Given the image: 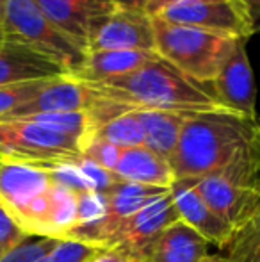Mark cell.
<instances>
[{"instance_id":"5","label":"cell","mask_w":260,"mask_h":262,"mask_svg":"<svg viewBox=\"0 0 260 262\" xmlns=\"http://www.w3.org/2000/svg\"><path fill=\"white\" fill-rule=\"evenodd\" d=\"M6 41L21 43L38 54L52 59L73 75L82 66L87 50L59 29L34 0H6L0 21Z\"/></svg>"},{"instance_id":"14","label":"cell","mask_w":260,"mask_h":262,"mask_svg":"<svg viewBox=\"0 0 260 262\" xmlns=\"http://www.w3.org/2000/svg\"><path fill=\"white\" fill-rule=\"evenodd\" d=\"M94 100H97V91L91 86L73 79L72 75L56 77L46 84V88L38 97L9 114L6 120H18L32 114L49 113H87Z\"/></svg>"},{"instance_id":"12","label":"cell","mask_w":260,"mask_h":262,"mask_svg":"<svg viewBox=\"0 0 260 262\" xmlns=\"http://www.w3.org/2000/svg\"><path fill=\"white\" fill-rule=\"evenodd\" d=\"M171 196L180 221L198 232L205 241H208V245H214L221 250L228 245L233 234V227L208 207V204L196 191L195 182L191 179L175 180L171 186Z\"/></svg>"},{"instance_id":"3","label":"cell","mask_w":260,"mask_h":262,"mask_svg":"<svg viewBox=\"0 0 260 262\" xmlns=\"http://www.w3.org/2000/svg\"><path fill=\"white\" fill-rule=\"evenodd\" d=\"M87 86L97 90L105 98L130 109L175 113H207L221 109L207 88L189 79L185 73L164 61L159 54L127 75Z\"/></svg>"},{"instance_id":"32","label":"cell","mask_w":260,"mask_h":262,"mask_svg":"<svg viewBox=\"0 0 260 262\" xmlns=\"http://www.w3.org/2000/svg\"><path fill=\"white\" fill-rule=\"evenodd\" d=\"M205 262H228L225 259L223 255H216V257H212V255H208L207 259H205Z\"/></svg>"},{"instance_id":"30","label":"cell","mask_w":260,"mask_h":262,"mask_svg":"<svg viewBox=\"0 0 260 262\" xmlns=\"http://www.w3.org/2000/svg\"><path fill=\"white\" fill-rule=\"evenodd\" d=\"M116 7L122 9H135V11H145L148 0H112Z\"/></svg>"},{"instance_id":"4","label":"cell","mask_w":260,"mask_h":262,"mask_svg":"<svg viewBox=\"0 0 260 262\" xmlns=\"http://www.w3.org/2000/svg\"><path fill=\"white\" fill-rule=\"evenodd\" d=\"M153 18L155 52L201 86H210L235 49L237 38ZM243 39V38H239Z\"/></svg>"},{"instance_id":"20","label":"cell","mask_w":260,"mask_h":262,"mask_svg":"<svg viewBox=\"0 0 260 262\" xmlns=\"http://www.w3.org/2000/svg\"><path fill=\"white\" fill-rule=\"evenodd\" d=\"M223 252L228 262H260V204L233 230Z\"/></svg>"},{"instance_id":"22","label":"cell","mask_w":260,"mask_h":262,"mask_svg":"<svg viewBox=\"0 0 260 262\" xmlns=\"http://www.w3.org/2000/svg\"><path fill=\"white\" fill-rule=\"evenodd\" d=\"M52 79L46 80H34V82L23 84H11V86H0V120H6L9 114L18 111L21 105L31 102L34 97H38L46 84Z\"/></svg>"},{"instance_id":"26","label":"cell","mask_w":260,"mask_h":262,"mask_svg":"<svg viewBox=\"0 0 260 262\" xmlns=\"http://www.w3.org/2000/svg\"><path fill=\"white\" fill-rule=\"evenodd\" d=\"M122 150L120 146H114L111 143L104 141V139L98 138H89L82 145V157L93 161L94 164L102 166L107 171L114 173L116 166H118L120 156H122Z\"/></svg>"},{"instance_id":"8","label":"cell","mask_w":260,"mask_h":262,"mask_svg":"<svg viewBox=\"0 0 260 262\" xmlns=\"http://www.w3.org/2000/svg\"><path fill=\"white\" fill-rule=\"evenodd\" d=\"M157 16L171 24L189 25L228 38L250 39L253 36L246 14L235 0H201L182 4L168 7Z\"/></svg>"},{"instance_id":"15","label":"cell","mask_w":260,"mask_h":262,"mask_svg":"<svg viewBox=\"0 0 260 262\" xmlns=\"http://www.w3.org/2000/svg\"><path fill=\"white\" fill-rule=\"evenodd\" d=\"M63 75H68L63 66L36 50L6 39L0 43V86L56 79Z\"/></svg>"},{"instance_id":"25","label":"cell","mask_w":260,"mask_h":262,"mask_svg":"<svg viewBox=\"0 0 260 262\" xmlns=\"http://www.w3.org/2000/svg\"><path fill=\"white\" fill-rule=\"evenodd\" d=\"M77 204H79V212H77V221L79 223H77V227L97 223L107 212V196H105V193H100V191L77 193Z\"/></svg>"},{"instance_id":"27","label":"cell","mask_w":260,"mask_h":262,"mask_svg":"<svg viewBox=\"0 0 260 262\" xmlns=\"http://www.w3.org/2000/svg\"><path fill=\"white\" fill-rule=\"evenodd\" d=\"M27 235V232L11 217V214L0 204V259L9 253L16 245H20Z\"/></svg>"},{"instance_id":"17","label":"cell","mask_w":260,"mask_h":262,"mask_svg":"<svg viewBox=\"0 0 260 262\" xmlns=\"http://www.w3.org/2000/svg\"><path fill=\"white\" fill-rule=\"evenodd\" d=\"M114 175L125 182L162 187V189H171L175 182V173L170 161L152 152L145 145L123 148Z\"/></svg>"},{"instance_id":"6","label":"cell","mask_w":260,"mask_h":262,"mask_svg":"<svg viewBox=\"0 0 260 262\" xmlns=\"http://www.w3.org/2000/svg\"><path fill=\"white\" fill-rule=\"evenodd\" d=\"M82 156L79 139L54 132L31 120L0 121V157L38 164L64 162Z\"/></svg>"},{"instance_id":"16","label":"cell","mask_w":260,"mask_h":262,"mask_svg":"<svg viewBox=\"0 0 260 262\" xmlns=\"http://www.w3.org/2000/svg\"><path fill=\"white\" fill-rule=\"evenodd\" d=\"M208 246L198 232L177 221L152 243L141 262H205Z\"/></svg>"},{"instance_id":"13","label":"cell","mask_w":260,"mask_h":262,"mask_svg":"<svg viewBox=\"0 0 260 262\" xmlns=\"http://www.w3.org/2000/svg\"><path fill=\"white\" fill-rule=\"evenodd\" d=\"M191 180L195 182V187L201 198L208 204V207L225 221H228L233 230L260 204V191L239 186L219 171Z\"/></svg>"},{"instance_id":"1","label":"cell","mask_w":260,"mask_h":262,"mask_svg":"<svg viewBox=\"0 0 260 262\" xmlns=\"http://www.w3.org/2000/svg\"><path fill=\"white\" fill-rule=\"evenodd\" d=\"M0 204L31 235L64 239L77 227V193L32 164L0 157Z\"/></svg>"},{"instance_id":"35","label":"cell","mask_w":260,"mask_h":262,"mask_svg":"<svg viewBox=\"0 0 260 262\" xmlns=\"http://www.w3.org/2000/svg\"><path fill=\"white\" fill-rule=\"evenodd\" d=\"M97 262H98V260H97Z\"/></svg>"},{"instance_id":"31","label":"cell","mask_w":260,"mask_h":262,"mask_svg":"<svg viewBox=\"0 0 260 262\" xmlns=\"http://www.w3.org/2000/svg\"><path fill=\"white\" fill-rule=\"evenodd\" d=\"M98 262H130V260L123 259V257L116 255V253H111V252H107V253H105L104 257H100V259H98Z\"/></svg>"},{"instance_id":"9","label":"cell","mask_w":260,"mask_h":262,"mask_svg":"<svg viewBox=\"0 0 260 262\" xmlns=\"http://www.w3.org/2000/svg\"><path fill=\"white\" fill-rule=\"evenodd\" d=\"M246 43L248 39H237L235 49L226 59L218 77L212 80L208 93L221 109L255 120L258 118L255 111L257 90Z\"/></svg>"},{"instance_id":"24","label":"cell","mask_w":260,"mask_h":262,"mask_svg":"<svg viewBox=\"0 0 260 262\" xmlns=\"http://www.w3.org/2000/svg\"><path fill=\"white\" fill-rule=\"evenodd\" d=\"M57 241L59 239L46 235H27L20 245L6 253L0 262H46Z\"/></svg>"},{"instance_id":"18","label":"cell","mask_w":260,"mask_h":262,"mask_svg":"<svg viewBox=\"0 0 260 262\" xmlns=\"http://www.w3.org/2000/svg\"><path fill=\"white\" fill-rule=\"evenodd\" d=\"M157 52L143 50H94L87 52L82 66L73 73V79L84 84H100L109 79L137 70Z\"/></svg>"},{"instance_id":"33","label":"cell","mask_w":260,"mask_h":262,"mask_svg":"<svg viewBox=\"0 0 260 262\" xmlns=\"http://www.w3.org/2000/svg\"><path fill=\"white\" fill-rule=\"evenodd\" d=\"M4 2L6 0H0V21H2V14H4Z\"/></svg>"},{"instance_id":"19","label":"cell","mask_w":260,"mask_h":262,"mask_svg":"<svg viewBox=\"0 0 260 262\" xmlns=\"http://www.w3.org/2000/svg\"><path fill=\"white\" fill-rule=\"evenodd\" d=\"M135 114L145 132V146L170 161L178 145L182 128L193 113L135 109Z\"/></svg>"},{"instance_id":"28","label":"cell","mask_w":260,"mask_h":262,"mask_svg":"<svg viewBox=\"0 0 260 262\" xmlns=\"http://www.w3.org/2000/svg\"><path fill=\"white\" fill-rule=\"evenodd\" d=\"M243 7L244 14L248 18V24L251 27V32H260V0H235Z\"/></svg>"},{"instance_id":"2","label":"cell","mask_w":260,"mask_h":262,"mask_svg":"<svg viewBox=\"0 0 260 262\" xmlns=\"http://www.w3.org/2000/svg\"><path fill=\"white\" fill-rule=\"evenodd\" d=\"M260 134V120L225 109L193 113L182 128L170 164L175 180L221 171L244 154Z\"/></svg>"},{"instance_id":"23","label":"cell","mask_w":260,"mask_h":262,"mask_svg":"<svg viewBox=\"0 0 260 262\" xmlns=\"http://www.w3.org/2000/svg\"><path fill=\"white\" fill-rule=\"evenodd\" d=\"M107 250L86 241L75 239H59L50 252L46 262H97L104 257Z\"/></svg>"},{"instance_id":"29","label":"cell","mask_w":260,"mask_h":262,"mask_svg":"<svg viewBox=\"0 0 260 262\" xmlns=\"http://www.w3.org/2000/svg\"><path fill=\"white\" fill-rule=\"evenodd\" d=\"M193 2H201V0H148L145 11L150 16H157V14H160L168 7L182 6V4H193Z\"/></svg>"},{"instance_id":"7","label":"cell","mask_w":260,"mask_h":262,"mask_svg":"<svg viewBox=\"0 0 260 262\" xmlns=\"http://www.w3.org/2000/svg\"><path fill=\"white\" fill-rule=\"evenodd\" d=\"M177 221H180V216L170 191L122 221L109 235L107 252L130 262H141L152 243Z\"/></svg>"},{"instance_id":"10","label":"cell","mask_w":260,"mask_h":262,"mask_svg":"<svg viewBox=\"0 0 260 262\" xmlns=\"http://www.w3.org/2000/svg\"><path fill=\"white\" fill-rule=\"evenodd\" d=\"M94 50L155 52L153 18L146 11L116 7L91 36L87 52Z\"/></svg>"},{"instance_id":"34","label":"cell","mask_w":260,"mask_h":262,"mask_svg":"<svg viewBox=\"0 0 260 262\" xmlns=\"http://www.w3.org/2000/svg\"><path fill=\"white\" fill-rule=\"evenodd\" d=\"M2 39H4V38H2V32H0V43H2Z\"/></svg>"},{"instance_id":"11","label":"cell","mask_w":260,"mask_h":262,"mask_svg":"<svg viewBox=\"0 0 260 262\" xmlns=\"http://www.w3.org/2000/svg\"><path fill=\"white\" fill-rule=\"evenodd\" d=\"M36 6L87 50L98 25L116 9L112 0H34Z\"/></svg>"},{"instance_id":"21","label":"cell","mask_w":260,"mask_h":262,"mask_svg":"<svg viewBox=\"0 0 260 262\" xmlns=\"http://www.w3.org/2000/svg\"><path fill=\"white\" fill-rule=\"evenodd\" d=\"M89 138L104 139V141L120 146V148H132V146L145 145V132H143L137 114H135V109L120 114V116L109 120L107 123L100 125L91 132Z\"/></svg>"}]
</instances>
